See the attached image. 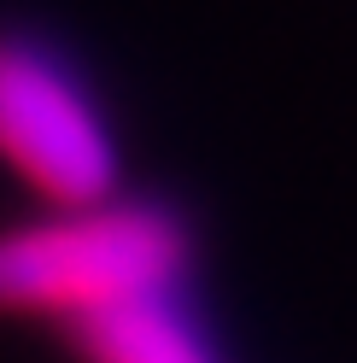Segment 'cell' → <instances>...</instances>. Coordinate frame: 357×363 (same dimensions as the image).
Here are the masks:
<instances>
[{"label":"cell","mask_w":357,"mask_h":363,"mask_svg":"<svg viewBox=\"0 0 357 363\" xmlns=\"http://www.w3.org/2000/svg\"><path fill=\"white\" fill-rule=\"evenodd\" d=\"M193 269L188 223L159 199L111 194L94 206H53L0 229V316L59 323L176 299Z\"/></svg>","instance_id":"1"},{"label":"cell","mask_w":357,"mask_h":363,"mask_svg":"<svg viewBox=\"0 0 357 363\" xmlns=\"http://www.w3.org/2000/svg\"><path fill=\"white\" fill-rule=\"evenodd\" d=\"M0 170L53 206H94L123 194V158L88 82L53 48L0 35Z\"/></svg>","instance_id":"2"},{"label":"cell","mask_w":357,"mask_h":363,"mask_svg":"<svg viewBox=\"0 0 357 363\" xmlns=\"http://www.w3.org/2000/svg\"><path fill=\"white\" fill-rule=\"evenodd\" d=\"M71 346L82 352V363H222L199 323L182 311V293L94 316L71 328Z\"/></svg>","instance_id":"3"}]
</instances>
